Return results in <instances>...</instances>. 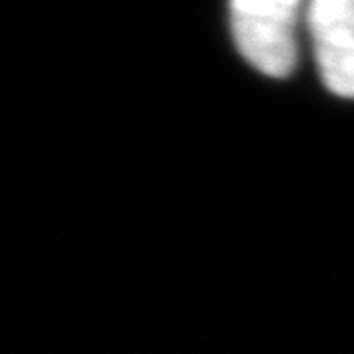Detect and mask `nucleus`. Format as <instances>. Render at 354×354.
<instances>
[{
  "mask_svg": "<svg viewBox=\"0 0 354 354\" xmlns=\"http://www.w3.org/2000/svg\"><path fill=\"white\" fill-rule=\"evenodd\" d=\"M297 0H234L230 28L244 59L270 77H288L297 65Z\"/></svg>",
  "mask_w": 354,
  "mask_h": 354,
  "instance_id": "nucleus-1",
  "label": "nucleus"
},
{
  "mask_svg": "<svg viewBox=\"0 0 354 354\" xmlns=\"http://www.w3.org/2000/svg\"><path fill=\"white\" fill-rule=\"evenodd\" d=\"M307 28L325 87L354 99V0H313Z\"/></svg>",
  "mask_w": 354,
  "mask_h": 354,
  "instance_id": "nucleus-2",
  "label": "nucleus"
}]
</instances>
